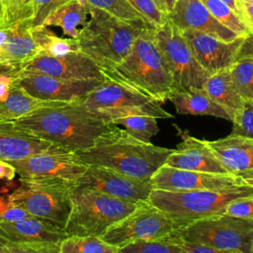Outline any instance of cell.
<instances>
[{
    "label": "cell",
    "instance_id": "obj_8",
    "mask_svg": "<svg viewBox=\"0 0 253 253\" xmlns=\"http://www.w3.org/2000/svg\"><path fill=\"white\" fill-rule=\"evenodd\" d=\"M185 240L216 248L220 253H250L253 220L218 213L175 229Z\"/></svg>",
    "mask_w": 253,
    "mask_h": 253
},
{
    "label": "cell",
    "instance_id": "obj_20",
    "mask_svg": "<svg viewBox=\"0 0 253 253\" xmlns=\"http://www.w3.org/2000/svg\"><path fill=\"white\" fill-rule=\"evenodd\" d=\"M181 142L172 150L165 164L186 170L228 173L206 140L198 139L186 132L180 133Z\"/></svg>",
    "mask_w": 253,
    "mask_h": 253
},
{
    "label": "cell",
    "instance_id": "obj_49",
    "mask_svg": "<svg viewBox=\"0 0 253 253\" xmlns=\"http://www.w3.org/2000/svg\"><path fill=\"white\" fill-rule=\"evenodd\" d=\"M176 1H177V0H164L165 5H166V8H167V14H168V12L172 9V7L174 6V4H175Z\"/></svg>",
    "mask_w": 253,
    "mask_h": 253
},
{
    "label": "cell",
    "instance_id": "obj_5",
    "mask_svg": "<svg viewBox=\"0 0 253 253\" xmlns=\"http://www.w3.org/2000/svg\"><path fill=\"white\" fill-rule=\"evenodd\" d=\"M250 195H253V184L225 190L173 192L152 189L147 201L161 210L177 229L195 220L224 213L228 203Z\"/></svg>",
    "mask_w": 253,
    "mask_h": 253
},
{
    "label": "cell",
    "instance_id": "obj_12",
    "mask_svg": "<svg viewBox=\"0 0 253 253\" xmlns=\"http://www.w3.org/2000/svg\"><path fill=\"white\" fill-rule=\"evenodd\" d=\"M153 189L184 192L202 190H225L253 184L230 173H211L162 165L150 179Z\"/></svg>",
    "mask_w": 253,
    "mask_h": 253
},
{
    "label": "cell",
    "instance_id": "obj_13",
    "mask_svg": "<svg viewBox=\"0 0 253 253\" xmlns=\"http://www.w3.org/2000/svg\"><path fill=\"white\" fill-rule=\"evenodd\" d=\"M8 162L21 178H62L76 182L88 168L75 152L61 147Z\"/></svg>",
    "mask_w": 253,
    "mask_h": 253
},
{
    "label": "cell",
    "instance_id": "obj_33",
    "mask_svg": "<svg viewBox=\"0 0 253 253\" xmlns=\"http://www.w3.org/2000/svg\"><path fill=\"white\" fill-rule=\"evenodd\" d=\"M171 234V233H170ZM151 240H137L122 247L119 253H183L171 235Z\"/></svg>",
    "mask_w": 253,
    "mask_h": 253
},
{
    "label": "cell",
    "instance_id": "obj_38",
    "mask_svg": "<svg viewBox=\"0 0 253 253\" xmlns=\"http://www.w3.org/2000/svg\"><path fill=\"white\" fill-rule=\"evenodd\" d=\"M69 0H30L33 9L32 28L37 29L42 27L45 19L59 6Z\"/></svg>",
    "mask_w": 253,
    "mask_h": 253
},
{
    "label": "cell",
    "instance_id": "obj_7",
    "mask_svg": "<svg viewBox=\"0 0 253 253\" xmlns=\"http://www.w3.org/2000/svg\"><path fill=\"white\" fill-rule=\"evenodd\" d=\"M71 211L64 227L68 235L101 237L113 224L129 214L137 206L93 189L74 187Z\"/></svg>",
    "mask_w": 253,
    "mask_h": 253
},
{
    "label": "cell",
    "instance_id": "obj_36",
    "mask_svg": "<svg viewBox=\"0 0 253 253\" xmlns=\"http://www.w3.org/2000/svg\"><path fill=\"white\" fill-rule=\"evenodd\" d=\"M231 134L253 138V99L243 100L232 120Z\"/></svg>",
    "mask_w": 253,
    "mask_h": 253
},
{
    "label": "cell",
    "instance_id": "obj_2",
    "mask_svg": "<svg viewBox=\"0 0 253 253\" xmlns=\"http://www.w3.org/2000/svg\"><path fill=\"white\" fill-rule=\"evenodd\" d=\"M172 150L138 140L118 127L101 136L94 146L75 153L88 166L108 167L135 179L150 180Z\"/></svg>",
    "mask_w": 253,
    "mask_h": 253
},
{
    "label": "cell",
    "instance_id": "obj_41",
    "mask_svg": "<svg viewBox=\"0 0 253 253\" xmlns=\"http://www.w3.org/2000/svg\"><path fill=\"white\" fill-rule=\"evenodd\" d=\"M237 15L250 33H253V2L247 0H235Z\"/></svg>",
    "mask_w": 253,
    "mask_h": 253
},
{
    "label": "cell",
    "instance_id": "obj_28",
    "mask_svg": "<svg viewBox=\"0 0 253 253\" xmlns=\"http://www.w3.org/2000/svg\"><path fill=\"white\" fill-rule=\"evenodd\" d=\"M59 253H119V248L99 236L68 235L60 242Z\"/></svg>",
    "mask_w": 253,
    "mask_h": 253
},
{
    "label": "cell",
    "instance_id": "obj_34",
    "mask_svg": "<svg viewBox=\"0 0 253 253\" xmlns=\"http://www.w3.org/2000/svg\"><path fill=\"white\" fill-rule=\"evenodd\" d=\"M30 0H0V29L24 20H32Z\"/></svg>",
    "mask_w": 253,
    "mask_h": 253
},
{
    "label": "cell",
    "instance_id": "obj_42",
    "mask_svg": "<svg viewBox=\"0 0 253 253\" xmlns=\"http://www.w3.org/2000/svg\"><path fill=\"white\" fill-rule=\"evenodd\" d=\"M33 215H31L27 211H25L24 209L17 207L15 205H12L8 202L7 208L5 209V211L2 213V220H8V221H15V220H20V219H24L27 217H31Z\"/></svg>",
    "mask_w": 253,
    "mask_h": 253
},
{
    "label": "cell",
    "instance_id": "obj_47",
    "mask_svg": "<svg viewBox=\"0 0 253 253\" xmlns=\"http://www.w3.org/2000/svg\"><path fill=\"white\" fill-rule=\"evenodd\" d=\"M7 242L8 241L6 239L0 236V253H7V249H6Z\"/></svg>",
    "mask_w": 253,
    "mask_h": 253
},
{
    "label": "cell",
    "instance_id": "obj_1",
    "mask_svg": "<svg viewBox=\"0 0 253 253\" xmlns=\"http://www.w3.org/2000/svg\"><path fill=\"white\" fill-rule=\"evenodd\" d=\"M15 122L41 138L73 152L94 146L101 136L119 127L83 100L45 106Z\"/></svg>",
    "mask_w": 253,
    "mask_h": 253
},
{
    "label": "cell",
    "instance_id": "obj_32",
    "mask_svg": "<svg viewBox=\"0 0 253 253\" xmlns=\"http://www.w3.org/2000/svg\"><path fill=\"white\" fill-rule=\"evenodd\" d=\"M211 14L223 26L233 31L239 37H246L250 34L249 30L242 23L239 16L222 0H201Z\"/></svg>",
    "mask_w": 253,
    "mask_h": 253
},
{
    "label": "cell",
    "instance_id": "obj_25",
    "mask_svg": "<svg viewBox=\"0 0 253 253\" xmlns=\"http://www.w3.org/2000/svg\"><path fill=\"white\" fill-rule=\"evenodd\" d=\"M168 100L172 102L178 114L212 116L229 121L227 113L208 95L204 88L175 91Z\"/></svg>",
    "mask_w": 253,
    "mask_h": 253
},
{
    "label": "cell",
    "instance_id": "obj_39",
    "mask_svg": "<svg viewBox=\"0 0 253 253\" xmlns=\"http://www.w3.org/2000/svg\"><path fill=\"white\" fill-rule=\"evenodd\" d=\"M60 243L7 242V253H59Z\"/></svg>",
    "mask_w": 253,
    "mask_h": 253
},
{
    "label": "cell",
    "instance_id": "obj_45",
    "mask_svg": "<svg viewBox=\"0 0 253 253\" xmlns=\"http://www.w3.org/2000/svg\"><path fill=\"white\" fill-rule=\"evenodd\" d=\"M242 56H248V57L253 58V33H250L244 39V42L239 49L237 58L242 57Z\"/></svg>",
    "mask_w": 253,
    "mask_h": 253
},
{
    "label": "cell",
    "instance_id": "obj_29",
    "mask_svg": "<svg viewBox=\"0 0 253 253\" xmlns=\"http://www.w3.org/2000/svg\"><path fill=\"white\" fill-rule=\"evenodd\" d=\"M33 32L35 39L40 46L41 52L42 53L50 55H61L74 50H79L76 39L58 37L47 27L33 29Z\"/></svg>",
    "mask_w": 253,
    "mask_h": 253
},
{
    "label": "cell",
    "instance_id": "obj_44",
    "mask_svg": "<svg viewBox=\"0 0 253 253\" xmlns=\"http://www.w3.org/2000/svg\"><path fill=\"white\" fill-rule=\"evenodd\" d=\"M22 73V68L16 65H8L0 63V80L9 78V77H17Z\"/></svg>",
    "mask_w": 253,
    "mask_h": 253
},
{
    "label": "cell",
    "instance_id": "obj_21",
    "mask_svg": "<svg viewBox=\"0 0 253 253\" xmlns=\"http://www.w3.org/2000/svg\"><path fill=\"white\" fill-rule=\"evenodd\" d=\"M40 52L32 20H24L0 29V63L22 67Z\"/></svg>",
    "mask_w": 253,
    "mask_h": 253
},
{
    "label": "cell",
    "instance_id": "obj_6",
    "mask_svg": "<svg viewBox=\"0 0 253 253\" xmlns=\"http://www.w3.org/2000/svg\"><path fill=\"white\" fill-rule=\"evenodd\" d=\"M75 181L62 178H21L7 201L31 215L65 227L71 211Z\"/></svg>",
    "mask_w": 253,
    "mask_h": 253
},
{
    "label": "cell",
    "instance_id": "obj_50",
    "mask_svg": "<svg viewBox=\"0 0 253 253\" xmlns=\"http://www.w3.org/2000/svg\"><path fill=\"white\" fill-rule=\"evenodd\" d=\"M156 2H157V4L159 5V7L167 14V8H166V5H165L164 0H156Z\"/></svg>",
    "mask_w": 253,
    "mask_h": 253
},
{
    "label": "cell",
    "instance_id": "obj_3",
    "mask_svg": "<svg viewBox=\"0 0 253 253\" xmlns=\"http://www.w3.org/2000/svg\"><path fill=\"white\" fill-rule=\"evenodd\" d=\"M88 7L89 18L76 39L78 49L93 59L103 72L113 71L127 55L140 34L153 27L143 21L121 20L102 9Z\"/></svg>",
    "mask_w": 253,
    "mask_h": 253
},
{
    "label": "cell",
    "instance_id": "obj_37",
    "mask_svg": "<svg viewBox=\"0 0 253 253\" xmlns=\"http://www.w3.org/2000/svg\"><path fill=\"white\" fill-rule=\"evenodd\" d=\"M146 20L157 29L167 21V14L159 7L156 0H127Z\"/></svg>",
    "mask_w": 253,
    "mask_h": 253
},
{
    "label": "cell",
    "instance_id": "obj_19",
    "mask_svg": "<svg viewBox=\"0 0 253 253\" xmlns=\"http://www.w3.org/2000/svg\"><path fill=\"white\" fill-rule=\"evenodd\" d=\"M206 142L228 173L253 183V138L230 133Z\"/></svg>",
    "mask_w": 253,
    "mask_h": 253
},
{
    "label": "cell",
    "instance_id": "obj_17",
    "mask_svg": "<svg viewBox=\"0 0 253 253\" xmlns=\"http://www.w3.org/2000/svg\"><path fill=\"white\" fill-rule=\"evenodd\" d=\"M198 62L210 74L229 69L237 58L245 37L233 41H222L211 35L196 31H182Z\"/></svg>",
    "mask_w": 253,
    "mask_h": 253
},
{
    "label": "cell",
    "instance_id": "obj_30",
    "mask_svg": "<svg viewBox=\"0 0 253 253\" xmlns=\"http://www.w3.org/2000/svg\"><path fill=\"white\" fill-rule=\"evenodd\" d=\"M113 124L125 126L131 136L143 142H151L159 131L157 118L148 115H129L116 119Z\"/></svg>",
    "mask_w": 253,
    "mask_h": 253
},
{
    "label": "cell",
    "instance_id": "obj_4",
    "mask_svg": "<svg viewBox=\"0 0 253 253\" xmlns=\"http://www.w3.org/2000/svg\"><path fill=\"white\" fill-rule=\"evenodd\" d=\"M154 28H147L135 40L125 59L106 77L121 81L163 103L176 91L171 72L155 42Z\"/></svg>",
    "mask_w": 253,
    "mask_h": 253
},
{
    "label": "cell",
    "instance_id": "obj_31",
    "mask_svg": "<svg viewBox=\"0 0 253 253\" xmlns=\"http://www.w3.org/2000/svg\"><path fill=\"white\" fill-rule=\"evenodd\" d=\"M232 81L243 100L253 99V58L238 57L230 66Z\"/></svg>",
    "mask_w": 253,
    "mask_h": 253
},
{
    "label": "cell",
    "instance_id": "obj_46",
    "mask_svg": "<svg viewBox=\"0 0 253 253\" xmlns=\"http://www.w3.org/2000/svg\"><path fill=\"white\" fill-rule=\"evenodd\" d=\"M7 205H8L7 199H4V197H2L1 194H0V220H1V217H2L3 211L7 208Z\"/></svg>",
    "mask_w": 253,
    "mask_h": 253
},
{
    "label": "cell",
    "instance_id": "obj_9",
    "mask_svg": "<svg viewBox=\"0 0 253 253\" xmlns=\"http://www.w3.org/2000/svg\"><path fill=\"white\" fill-rule=\"evenodd\" d=\"M83 102L110 123L129 115H148L157 119L173 118L161 107L160 102L133 87L109 77H106L100 86L89 93Z\"/></svg>",
    "mask_w": 253,
    "mask_h": 253
},
{
    "label": "cell",
    "instance_id": "obj_14",
    "mask_svg": "<svg viewBox=\"0 0 253 253\" xmlns=\"http://www.w3.org/2000/svg\"><path fill=\"white\" fill-rule=\"evenodd\" d=\"M75 187L93 189L113 198L139 203L147 201L152 191L150 180L135 179L108 167L89 165L75 182Z\"/></svg>",
    "mask_w": 253,
    "mask_h": 253
},
{
    "label": "cell",
    "instance_id": "obj_40",
    "mask_svg": "<svg viewBox=\"0 0 253 253\" xmlns=\"http://www.w3.org/2000/svg\"><path fill=\"white\" fill-rule=\"evenodd\" d=\"M224 213L253 220V195L231 201L226 206Z\"/></svg>",
    "mask_w": 253,
    "mask_h": 253
},
{
    "label": "cell",
    "instance_id": "obj_35",
    "mask_svg": "<svg viewBox=\"0 0 253 253\" xmlns=\"http://www.w3.org/2000/svg\"><path fill=\"white\" fill-rule=\"evenodd\" d=\"M88 5L102 9L109 14L125 21L138 22L146 20L127 0H85ZM148 24V23H147ZM152 27V26H151Z\"/></svg>",
    "mask_w": 253,
    "mask_h": 253
},
{
    "label": "cell",
    "instance_id": "obj_27",
    "mask_svg": "<svg viewBox=\"0 0 253 253\" xmlns=\"http://www.w3.org/2000/svg\"><path fill=\"white\" fill-rule=\"evenodd\" d=\"M208 95L219 105L232 122L236 112L242 105L243 99L239 95L229 72V69L211 74L204 85Z\"/></svg>",
    "mask_w": 253,
    "mask_h": 253
},
{
    "label": "cell",
    "instance_id": "obj_24",
    "mask_svg": "<svg viewBox=\"0 0 253 253\" xmlns=\"http://www.w3.org/2000/svg\"><path fill=\"white\" fill-rule=\"evenodd\" d=\"M19 77L0 80V121H16L40 108L58 103L31 96L21 86Z\"/></svg>",
    "mask_w": 253,
    "mask_h": 253
},
{
    "label": "cell",
    "instance_id": "obj_10",
    "mask_svg": "<svg viewBox=\"0 0 253 253\" xmlns=\"http://www.w3.org/2000/svg\"><path fill=\"white\" fill-rule=\"evenodd\" d=\"M154 38L171 72L176 91L204 88L211 74L198 62L182 31L167 19L154 30Z\"/></svg>",
    "mask_w": 253,
    "mask_h": 253
},
{
    "label": "cell",
    "instance_id": "obj_26",
    "mask_svg": "<svg viewBox=\"0 0 253 253\" xmlns=\"http://www.w3.org/2000/svg\"><path fill=\"white\" fill-rule=\"evenodd\" d=\"M88 16L89 7L85 0H69L52 12L42 27H59L65 37L77 39Z\"/></svg>",
    "mask_w": 253,
    "mask_h": 253
},
{
    "label": "cell",
    "instance_id": "obj_48",
    "mask_svg": "<svg viewBox=\"0 0 253 253\" xmlns=\"http://www.w3.org/2000/svg\"><path fill=\"white\" fill-rule=\"evenodd\" d=\"M222 1H224L227 5H229L232 8V10L237 14V6H236L235 0H222Z\"/></svg>",
    "mask_w": 253,
    "mask_h": 253
},
{
    "label": "cell",
    "instance_id": "obj_22",
    "mask_svg": "<svg viewBox=\"0 0 253 253\" xmlns=\"http://www.w3.org/2000/svg\"><path fill=\"white\" fill-rule=\"evenodd\" d=\"M59 147L20 126L15 121H0V159L11 161Z\"/></svg>",
    "mask_w": 253,
    "mask_h": 253
},
{
    "label": "cell",
    "instance_id": "obj_16",
    "mask_svg": "<svg viewBox=\"0 0 253 253\" xmlns=\"http://www.w3.org/2000/svg\"><path fill=\"white\" fill-rule=\"evenodd\" d=\"M22 71L37 72L63 79L104 78L101 67L80 50L61 55L39 53L22 65Z\"/></svg>",
    "mask_w": 253,
    "mask_h": 253
},
{
    "label": "cell",
    "instance_id": "obj_23",
    "mask_svg": "<svg viewBox=\"0 0 253 253\" xmlns=\"http://www.w3.org/2000/svg\"><path fill=\"white\" fill-rule=\"evenodd\" d=\"M0 236L9 242L60 243L68 236L64 228L31 216L20 220H0Z\"/></svg>",
    "mask_w": 253,
    "mask_h": 253
},
{
    "label": "cell",
    "instance_id": "obj_52",
    "mask_svg": "<svg viewBox=\"0 0 253 253\" xmlns=\"http://www.w3.org/2000/svg\"><path fill=\"white\" fill-rule=\"evenodd\" d=\"M247 1H250V2H253V0H247Z\"/></svg>",
    "mask_w": 253,
    "mask_h": 253
},
{
    "label": "cell",
    "instance_id": "obj_11",
    "mask_svg": "<svg viewBox=\"0 0 253 253\" xmlns=\"http://www.w3.org/2000/svg\"><path fill=\"white\" fill-rule=\"evenodd\" d=\"M175 229L173 221L161 210L143 201L129 214L109 227L101 238L120 251L128 243L162 238Z\"/></svg>",
    "mask_w": 253,
    "mask_h": 253
},
{
    "label": "cell",
    "instance_id": "obj_43",
    "mask_svg": "<svg viewBox=\"0 0 253 253\" xmlns=\"http://www.w3.org/2000/svg\"><path fill=\"white\" fill-rule=\"evenodd\" d=\"M15 167L6 160L0 159V180L11 181L16 176Z\"/></svg>",
    "mask_w": 253,
    "mask_h": 253
},
{
    "label": "cell",
    "instance_id": "obj_18",
    "mask_svg": "<svg viewBox=\"0 0 253 253\" xmlns=\"http://www.w3.org/2000/svg\"><path fill=\"white\" fill-rule=\"evenodd\" d=\"M167 19L181 31L196 30L226 42L239 37L218 22L201 0H177Z\"/></svg>",
    "mask_w": 253,
    "mask_h": 253
},
{
    "label": "cell",
    "instance_id": "obj_15",
    "mask_svg": "<svg viewBox=\"0 0 253 253\" xmlns=\"http://www.w3.org/2000/svg\"><path fill=\"white\" fill-rule=\"evenodd\" d=\"M105 79L106 77L63 79L37 72L22 71L19 82L31 96L37 99L50 102H71L84 100Z\"/></svg>",
    "mask_w": 253,
    "mask_h": 253
},
{
    "label": "cell",
    "instance_id": "obj_51",
    "mask_svg": "<svg viewBox=\"0 0 253 253\" xmlns=\"http://www.w3.org/2000/svg\"><path fill=\"white\" fill-rule=\"evenodd\" d=\"M250 253H253V242H252V245H251V250H250Z\"/></svg>",
    "mask_w": 253,
    "mask_h": 253
}]
</instances>
